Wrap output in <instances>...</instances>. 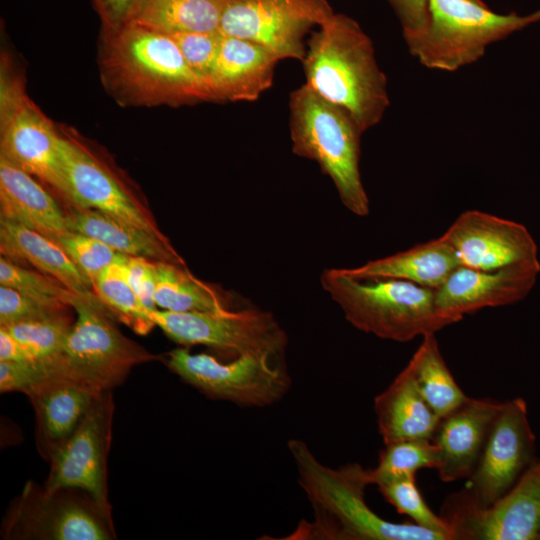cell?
<instances>
[{"label":"cell","mask_w":540,"mask_h":540,"mask_svg":"<svg viewBox=\"0 0 540 540\" xmlns=\"http://www.w3.org/2000/svg\"><path fill=\"white\" fill-rule=\"evenodd\" d=\"M287 446L314 513L313 521H301L291 539L447 540L415 523H394L374 512L365 500L369 472L360 464L331 468L304 441L291 439Z\"/></svg>","instance_id":"6da1fadb"},{"label":"cell","mask_w":540,"mask_h":540,"mask_svg":"<svg viewBox=\"0 0 540 540\" xmlns=\"http://www.w3.org/2000/svg\"><path fill=\"white\" fill-rule=\"evenodd\" d=\"M100 74L108 92L122 105L215 101L206 81L189 67L169 34L132 21L103 32Z\"/></svg>","instance_id":"7a4b0ae2"},{"label":"cell","mask_w":540,"mask_h":540,"mask_svg":"<svg viewBox=\"0 0 540 540\" xmlns=\"http://www.w3.org/2000/svg\"><path fill=\"white\" fill-rule=\"evenodd\" d=\"M319 27L302 60L305 84L347 111L364 133L381 121L390 104L373 43L346 15L334 13Z\"/></svg>","instance_id":"3957f363"},{"label":"cell","mask_w":540,"mask_h":540,"mask_svg":"<svg viewBox=\"0 0 540 540\" xmlns=\"http://www.w3.org/2000/svg\"><path fill=\"white\" fill-rule=\"evenodd\" d=\"M321 285L351 325L381 339L408 342L455 323L438 309L435 290L408 281L359 280L333 268Z\"/></svg>","instance_id":"277c9868"},{"label":"cell","mask_w":540,"mask_h":540,"mask_svg":"<svg viewBox=\"0 0 540 540\" xmlns=\"http://www.w3.org/2000/svg\"><path fill=\"white\" fill-rule=\"evenodd\" d=\"M289 108L293 153L316 161L343 205L357 216H367L369 199L359 169L363 132L355 120L306 84L291 93Z\"/></svg>","instance_id":"5b68a950"},{"label":"cell","mask_w":540,"mask_h":540,"mask_svg":"<svg viewBox=\"0 0 540 540\" xmlns=\"http://www.w3.org/2000/svg\"><path fill=\"white\" fill-rule=\"evenodd\" d=\"M428 11L427 27L403 37L422 65L447 72L475 63L490 44L540 21V9L498 14L471 0H428Z\"/></svg>","instance_id":"8992f818"},{"label":"cell","mask_w":540,"mask_h":540,"mask_svg":"<svg viewBox=\"0 0 540 540\" xmlns=\"http://www.w3.org/2000/svg\"><path fill=\"white\" fill-rule=\"evenodd\" d=\"M10 540H111V511L77 488L47 489L28 481L1 524Z\"/></svg>","instance_id":"52a82bcc"},{"label":"cell","mask_w":540,"mask_h":540,"mask_svg":"<svg viewBox=\"0 0 540 540\" xmlns=\"http://www.w3.org/2000/svg\"><path fill=\"white\" fill-rule=\"evenodd\" d=\"M0 155L46 183L72 206L60 130L29 98L5 59L0 77Z\"/></svg>","instance_id":"ba28073f"},{"label":"cell","mask_w":540,"mask_h":540,"mask_svg":"<svg viewBox=\"0 0 540 540\" xmlns=\"http://www.w3.org/2000/svg\"><path fill=\"white\" fill-rule=\"evenodd\" d=\"M165 362L207 397L247 408L277 403L292 385L284 357L280 356L240 355L224 362L206 353L192 354L177 348L167 354Z\"/></svg>","instance_id":"9c48e42d"},{"label":"cell","mask_w":540,"mask_h":540,"mask_svg":"<svg viewBox=\"0 0 540 540\" xmlns=\"http://www.w3.org/2000/svg\"><path fill=\"white\" fill-rule=\"evenodd\" d=\"M71 306L76 320L58 354L64 372L103 392L122 384L134 366L157 359L125 337L113 317L82 297Z\"/></svg>","instance_id":"30bf717a"},{"label":"cell","mask_w":540,"mask_h":540,"mask_svg":"<svg viewBox=\"0 0 540 540\" xmlns=\"http://www.w3.org/2000/svg\"><path fill=\"white\" fill-rule=\"evenodd\" d=\"M158 328L184 346L203 345L232 358L240 355L284 357L288 337L273 315L255 308L224 312L150 311Z\"/></svg>","instance_id":"8fae6325"},{"label":"cell","mask_w":540,"mask_h":540,"mask_svg":"<svg viewBox=\"0 0 540 540\" xmlns=\"http://www.w3.org/2000/svg\"><path fill=\"white\" fill-rule=\"evenodd\" d=\"M440 516L451 540L540 539V461L492 504L479 506L461 489L446 498Z\"/></svg>","instance_id":"7c38bea8"},{"label":"cell","mask_w":540,"mask_h":540,"mask_svg":"<svg viewBox=\"0 0 540 540\" xmlns=\"http://www.w3.org/2000/svg\"><path fill=\"white\" fill-rule=\"evenodd\" d=\"M333 11L326 0H226L219 32L257 43L280 60H303V38Z\"/></svg>","instance_id":"4fadbf2b"},{"label":"cell","mask_w":540,"mask_h":540,"mask_svg":"<svg viewBox=\"0 0 540 540\" xmlns=\"http://www.w3.org/2000/svg\"><path fill=\"white\" fill-rule=\"evenodd\" d=\"M535 436L522 398L502 402L480 458L463 490L485 507L505 495L535 461Z\"/></svg>","instance_id":"5bb4252c"},{"label":"cell","mask_w":540,"mask_h":540,"mask_svg":"<svg viewBox=\"0 0 540 540\" xmlns=\"http://www.w3.org/2000/svg\"><path fill=\"white\" fill-rule=\"evenodd\" d=\"M115 411L112 390L103 391L81 424L50 457L44 487L77 488L89 493L111 511L107 486V459Z\"/></svg>","instance_id":"9a60e30c"},{"label":"cell","mask_w":540,"mask_h":540,"mask_svg":"<svg viewBox=\"0 0 540 540\" xmlns=\"http://www.w3.org/2000/svg\"><path fill=\"white\" fill-rule=\"evenodd\" d=\"M61 153L71 207L95 209L160 236L156 222L124 182L68 129Z\"/></svg>","instance_id":"2e32d148"},{"label":"cell","mask_w":540,"mask_h":540,"mask_svg":"<svg viewBox=\"0 0 540 540\" xmlns=\"http://www.w3.org/2000/svg\"><path fill=\"white\" fill-rule=\"evenodd\" d=\"M441 237L460 266L495 270L540 262L536 242L524 225L479 210L461 213Z\"/></svg>","instance_id":"e0dca14e"},{"label":"cell","mask_w":540,"mask_h":540,"mask_svg":"<svg viewBox=\"0 0 540 540\" xmlns=\"http://www.w3.org/2000/svg\"><path fill=\"white\" fill-rule=\"evenodd\" d=\"M540 262L511 265L495 270L458 267L435 290L438 309L455 323L464 315L487 307H499L523 300L533 289Z\"/></svg>","instance_id":"ac0fdd59"},{"label":"cell","mask_w":540,"mask_h":540,"mask_svg":"<svg viewBox=\"0 0 540 540\" xmlns=\"http://www.w3.org/2000/svg\"><path fill=\"white\" fill-rule=\"evenodd\" d=\"M101 393L61 370L24 392L35 414L36 447L45 460L75 432Z\"/></svg>","instance_id":"d6986e66"},{"label":"cell","mask_w":540,"mask_h":540,"mask_svg":"<svg viewBox=\"0 0 540 540\" xmlns=\"http://www.w3.org/2000/svg\"><path fill=\"white\" fill-rule=\"evenodd\" d=\"M501 406L497 400L468 397L439 419L431 441L437 452L435 469L443 482L472 475Z\"/></svg>","instance_id":"ffe728a7"},{"label":"cell","mask_w":540,"mask_h":540,"mask_svg":"<svg viewBox=\"0 0 540 540\" xmlns=\"http://www.w3.org/2000/svg\"><path fill=\"white\" fill-rule=\"evenodd\" d=\"M280 59L249 40L222 35L208 79L215 101H255L273 82Z\"/></svg>","instance_id":"44dd1931"},{"label":"cell","mask_w":540,"mask_h":540,"mask_svg":"<svg viewBox=\"0 0 540 540\" xmlns=\"http://www.w3.org/2000/svg\"><path fill=\"white\" fill-rule=\"evenodd\" d=\"M0 252L12 262H25L59 280L73 293L113 317L95 294L89 278L52 239L20 223L0 218Z\"/></svg>","instance_id":"7402d4cb"},{"label":"cell","mask_w":540,"mask_h":540,"mask_svg":"<svg viewBox=\"0 0 540 540\" xmlns=\"http://www.w3.org/2000/svg\"><path fill=\"white\" fill-rule=\"evenodd\" d=\"M0 218L54 239L69 230L66 212L34 176L0 155Z\"/></svg>","instance_id":"603a6c76"},{"label":"cell","mask_w":540,"mask_h":540,"mask_svg":"<svg viewBox=\"0 0 540 540\" xmlns=\"http://www.w3.org/2000/svg\"><path fill=\"white\" fill-rule=\"evenodd\" d=\"M458 267L454 250L440 236L361 266L341 269L359 280L398 279L437 290Z\"/></svg>","instance_id":"cb8c5ba5"},{"label":"cell","mask_w":540,"mask_h":540,"mask_svg":"<svg viewBox=\"0 0 540 540\" xmlns=\"http://www.w3.org/2000/svg\"><path fill=\"white\" fill-rule=\"evenodd\" d=\"M374 412L384 444L431 439L439 421L422 397L408 365L375 397Z\"/></svg>","instance_id":"d4e9b609"},{"label":"cell","mask_w":540,"mask_h":540,"mask_svg":"<svg viewBox=\"0 0 540 540\" xmlns=\"http://www.w3.org/2000/svg\"><path fill=\"white\" fill-rule=\"evenodd\" d=\"M66 217L69 230L93 237L118 253L155 262L185 264L165 236L90 208L71 207Z\"/></svg>","instance_id":"484cf974"},{"label":"cell","mask_w":540,"mask_h":540,"mask_svg":"<svg viewBox=\"0 0 540 540\" xmlns=\"http://www.w3.org/2000/svg\"><path fill=\"white\" fill-rule=\"evenodd\" d=\"M156 307L172 312L236 310L232 297L195 277L185 264L156 262Z\"/></svg>","instance_id":"4316f807"},{"label":"cell","mask_w":540,"mask_h":540,"mask_svg":"<svg viewBox=\"0 0 540 540\" xmlns=\"http://www.w3.org/2000/svg\"><path fill=\"white\" fill-rule=\"evenodd\" d=\"M225 3L226 0H142L131 21L166 34L217 32Z\"/></svg>","instance_id":"83f0119b"},{"label":"cell","mask_w":540,"mask_h":540,"mask_svg":"<svg viewBox=\"0 0 540 540\" xmlns=\"http://www.w3.org/2000/svg\"><path fill=\"white\" fill-rule=\"evenodd\" d=\"M407 365L422 397L439 419L468 398L446 365L435 334L423 336Z\"/></svg>","instance_id":"f1b7e54d"},{"label":"cell","mask_w":540,"mask_h":540,"mask_svg":"<svg viewBox=\"0 0 540 540\" xmlns=\"http://www.w3.org/2000/svg\"><path fill=\"white\" fill-rule=\"evenodd\" d=\"M123 255L104 269L93 282V289L99 300L111 315L128 325L138 334H147L154 326L150 311L131 287Z\"/></svg>","instance_id":"f546056e"},{"label":"cell","mask_w":540,"mask_h":540,"mask_svg":"<svg viewBox=\"0 0 540 540\" xmlns=\"http://www.w3.org/2000/svg\"><path fill=\"white\" fill-rule=\"evenodd\" d=\"M384 446L377 466L368 469L371 485L416 476L422 468H436L437 452L431 439L402 440Z\"/></svg>","instance_id":"4dcf8cb0"},{"label":"cell","mask_w":540,"mask_h":540,"mask_svg":"<svg viewBox=\"0 0 540 540\" xmlns=\"http://www.w3.org/2000/svg\"><path fill=\"white\" fill-rule=\"evenodd\" d=\"M73 323L68 313L0 327L22 343L36 359H42L61 352Z\"/></svg>","instance_id":"1f68e13d"},{"label":"cell","mask_w":540,"mask_h":540,"mask_svg":"<svg viewBox=\"0 0 540 540\" xmlns=\"http://www.w3.org/2000/svg\"><path fill=\"white\" fill-rule=\"evenodd\" d=\"M0 285L9 286L34 299L53 304L72 305L78 296L59 280L0 257ZM72 307V306H71Z\"/></svg>","instance_id":"d6a6232c"},{"label":"cell","mask_w":540,"mask_h":540,"mask_svg":"<svg viewBox=\"0 0 540 540\" xmlns=\"http://www.w3.org/2000/svg\"><path fill=\"white\" fill-rule=\"evenodd\" d=\"M377 487L399 514L407 515L415 524L441 533L447 540H451L446 522L429 508L421 495L416 476L403 477Z\"/></svg>","instance_id":"836d02e7"},{"label":"cell","mask_w":540,"mask_h":540,"mask_svg":"<svg viewBox=\"0 0 540 540\" xmlns=\"http://www.w3.org/2000/svg\"><path fill=\"white\" fill-rule=\"evenodd\" d=\"M92 282L124 254L85 234L68 230L53 239Z\"/></svg>","instance_id":"e575fe53"},{"label":"cell","mask_w":540,"mask_h":540,"mask_svg":"<svg viewBox=\"0 0 540 540\" xmlns=\"http://www.w3.org/2000/svg\"><path fill=\"white\" fill-rule=\"evenodd\" d=\"M70 308L65 304L46 303L0 285V326L68 314Z\"/></svg>","instance_id":"d590c367"},{"label":"cell","mask_w":540,"mask_h":540,"mask_svg":"<svg viewBox=\"0 0 540 540\" xmlns=\"http://www.w3.org/2000/svg\"><path fill=\"white\" fill-rule=\"evenodd\" d=\"M169 35L175 40L189 67L208 84V79L217 58L222 34L217 31Z\"/></svg>","instance_id":"8d00e7d4"},{"label":"cell","mask_w":540,"mask_h":540,"mask_svg":"<svg viewBox=\"0 0 540 540\" xmlns=\"http://www.w3.org/2000/svg\"><path fill=\"white\" fill-rule=\"evenodd\" d=\"M53 356L28 361H0L1 393L22 392L56 373Z\"/></svg>","instance_id":"74e56055"},{"label":"cell","mask_w":540,"mask_h":540,"mask_svg":"<svg viewBox=\"0 0 540 540\" xmlns=\"http://www.w3.org/2000/svg\"><path fill=\"white\" fill-rule=\"evenodd\" d=\"M125 271L131 287L143 305L149 310L156 309V262L143 257L127 256Z\"/></svg>","instance_id":"f35d334b"},{"label":"cell","mask_w":540,"mask_h":540,"mask_svg":"<svg viewBox=\"0 0 540 540\" xmlns=\"http://www.w3.org/2000/svg\"><path fill=\"white\" fill-rule=\"evenodd\" d=\"M142 0H93L102 21L103 32L114 31L129 23Z\"/></svg>","instance_id":"ab89813d"},{"label":"cell","mask_w":540,"mask_h":540,"mask_svg":"<svg viewBox=\"0 0 540 540\" xmlns=\"http://www.w3.org/2000/svg\"><path fill=\"white\" fill-rule=\"evenodd\" d=\"M403 29V35L423 31L429 21L428 0H389Z\"/></svg>","instance_id":"60d3db41"},{"label":"cell","mask_w":540,"mask_h":540,"mask_svg":"<svg viewBox=\"0 0 540 540\" xmlns=\"http://www.w3.org/2000/svg\"><path fill=\"white\" fill-rule=\"evenodd\" d=\"M35 359L22 343L5 328L0 327V361L19 362Z\"/></svg>","instance_id":"b9f144b4"},{"label":"cell","mask_w":540,"mask_h":540,"mask_svg":"<svg viewBox=\"0 0 540 540\" xmlns=\"http://www.w3.org/2000/svg\"><path fill=\"white\" fill-rule=\"evenodd\" d=\"M471 1L479 3V4H485L482 0H471Z\"/></svg>","instance_id":"7bdbcfd3"}]
</instances>
